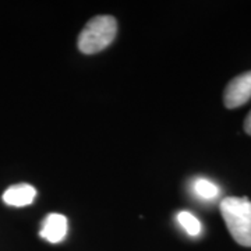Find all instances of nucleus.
Wrapping results in <instances>:
<instances>
[{
  "instance_id": "1",
  "label": "nucleus",
  "mask_w": 251,
  "mask_h": 251,
  "mask_svg": "<svg viewBox=\"0 0 251 251\" xmlns=\"http://www.w3.org/2000/svg\"><path fill=\"white\" fill-rule=\"evenodd\" d=\"M219 208L234 242L251 247V201L247 197H226Z\"/></svg>"
},
{
  "instance_id": "2",
  "label": "nucleus",
  "mask_w": 251,
  "mask_h": 251,
  "mask_svg": "<svg viewBox=\"0 0 251 251\" xmlns=\"http://www.w3.org/2000/svg\"><path fill=\"white\" fill-rule=\"evenodd\" d=\"M117 34V21L112 16L92 17L78 35V49L84 54H95L106 49Z\"/></svg>"
},
{
  "instance_id": "3",
  "label": "nucleus",
  "mask_w": 251,
  "mask_h": 251,
  "mask_svg": "<svg viewBox=\"0 0 251 251\" xmlns=\"http://www.w3.org/2000/svg\"><path fill=\"white\" fill-rule=\"evenodd\" d=\"M251 99V70L229 81L224 92V103L227 109L243 106Z\"/></svg>"
},
{
  "instance_id": "4",
  "label": "nucleus",
  "mask_w": 251,
  "mask_h": 251,
  "mask_svg": "<svg viewBox=\"0 0 251 251\" xmlns=\"http://www.w3.org/2000/svg\"><path fill=\"white\" fill-rule=\"evenodd\" d=\"M67 234V218L60 214H49L42 222L39 236L49 243H59Z\"/></svg>"
},
{
  "instance_id": "5",
  "label": "nucleus",
  "mask_w": 251,
  "mask_h": 251,
  "mask_svg": "<svg viewBox=\"0 0 251 251\" xmlns=\"http://www.w3.org/2000/svg\"><path fill=\"white\" fill-rule=\"evenodd\" d=\"M36 197L35 187L27 183L10 186L3 193V201L10 206H27L34 202Z\"/></svg>"
},
{
  "instance_id": "6",
  "label": "nucleus",
  "mask_w": 251,
  "mask_h": 251,
  "mask_svg": "<svg viewBox=\"0 0 251 251\" xmlns=\"http://www.w3.org/2000/svg\"><path fill=\"white\" fill-rule=\"evenodd\" d=\"M177 221L183 226V229L187 232L190 236L196 237L201 233V224L196 216L188 211H180L177 214Z\"/></svg>"
},
{
  "instance_id": "7",
  "label": "nucleus",
  "mask_w": 251,
  "mask_h": 251,
  "mask_svg": "<svg viewBox=\"0 0 251 251\" xmlns=\"http://www.w3.org/2000/svg\"><path fill=\"white\" fill-rule=\"evenodd\" d=\"M194 191L202 200H214L219 194V188L215 183L208 179H197L194 183Z\"/></svg>"
},
{
  "instance_id": "8",
  "label": "nucleus",
  "mask_w": 251,
  "mask_h": 251,
  "mask_svg": "<svg viewBox=\"0 0 251 251\" xmlns=\"http://www.w3.org/2000/svg\"><path fill=\"white\" fill-rule=\"evenodd\" d=\"M244 131L249 135H251V110L246 117V120H244Z\"/></svg>"
}]
</instances>
